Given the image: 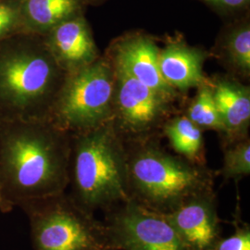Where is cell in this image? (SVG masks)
I'll return each mask as SVG.
<instances>
[{"instance_id": "1", "label": "cell", "mask_w": 250, "mask_h": 250, "mask_svg": "<svg viewBox=\"0 0 250 250\" xmlns=\"http://www.w3.org/2000/svg\"><path fill=\"white\" fill-rule=\"evenodd\" d=\"M71 141L72 134L43 120L0 129V193L11 208L66 191Z\"/></svg>"}, {"instance_id": "2", "label": "cell", "mask_w": 250, "mask_h": 250, "mask_svg": "<svg viewBox=\"0 0 250 250\" xmlns=\"http://www.w3.org/2000/svg\"><path fill=\"white\" fill-rule=\"evenodd\" d=\"M126 144L130 199L158 214L214 188L216 172L167 151L158 136Z\"/></svg>"}, {"instance_id": "3", "label": "cell", "mask_w": 250, "mask_h": 250, "mask_svg": "<svg viewBox=\"0 0 250 250\" xmlns=\"http://www.w3.org/2000/svg\"><path fill=\"white\" fill-rule=\"evenodd\" d=\"M71 197L94 213L130 199L126 144L111 121L72 134Z\"/></svg>"}, {"instance_id": "4", "label": "cell", "mask_w": 250, "mask_h": 250, "mask_svg": "<svg viewBox=\"0 0 250 250\" xmlns=\"http://www.w3.org/2000/svg\"><path fill=\"white\" fill-rule=\"evenodd\" d=\"M20 208L28 216L34 250H117L105 223L66 191Z\"/></svg>"}, {"instance_id": "5", "label": "cell", "mask_w": 250, "mask_h": 250, "mask_svg": "<svg viewBox=\"0 0 250 250\" xmlns=\"http://www.w3.org/2000/svg\"><path fill=\"white\" fill-rule=\"evenodd\" d=\"M65 75L45 42L11 47L0 54V101L21 113L50 110Z\"/></svg>"}, {"instance_id": "6", "label": "cell", "mask_w": 250, "mask_h": 250, "mask_svg": "<svg viewBox=\"0 0 250 250\" xmlns=\"http://www.w3.org/2000/svg\"><path fill=\"white\" fill-rule=\"evenodd\" d=\"M114 86V67L107 55L66 72L48 122L70 134L106 124L112 118Z\"/></svg>"}, {"instance_id": "7", "label": "cell", "mask_w": 250, "mask_h": 250, "mask_svg": "<svg viewBox=\"0 0 250 250\" xmlns=\"http://www.w3.org/2000/svg\"><path fill=\"white\" fill-rule=\"evenodd\" d=\"M112 65L115 86L111 123L118 134L125 143L158 136L170 118L173 102Z\"/></svg>"}, {"instance_id": "8", "label": "cell", "mask_w": 250, "mask_h": 250, "mask_svg": "<svg viewBox=\"0 0 250 250\" xmlns=\"http://www.w3.org/2000/svg\"><path fill=\"white\" fill-rule=\"evenodd\" d=\"M104 212L117 250H188L163 215L131 199Z\"/></svg>"}, {"instance_id": "9", "label": "cell", "mask_w": 250, "mask_h": 250, "mask_svg": "<svg viewBox=\"0 0 250 250\" xmlns=\"http://www.w3.org/2000/svg\"><path fill=\"white\" fill-rule=\"evenodd\" d=\"M163 216L188 250H214L223 238L214 188L189 197Z\"/></svg>"}, {"instance_id": "10", "label": "cell", "mask_w": 250, "mask_h": 250, "mask_svg": "<svg viewBox=\"0 0 250 250\" xmlns=\"http://www.w3.org/2000/svg\"><path fill=\"white\" fill-rule=\"evenodd\" d=\"M160 49L150 35L135 31L115 39L106 55L114 65L174 102L179 97L178 92L161 76L159 67Z\"/></svg>"}, {"instance_id": "11", "label": "cell", "mask_w": 250, "mask_h": 250, "mask_svg": "<svg viewBox=\"0 0 250 250\" xmlns=\"http://www.w3.org/2000/svg\"><path fill=\"white\" fill-rule=\"evenodd\" d=\"M44 36L46 47L65 72L86 66L100 57L84 14L63 21Z\"/></svg>"}, {"instance_id": "12", "label": "cell", "mask_w": 250, "mask_h": 250, "mask_svg": "<svg viewBox=\"0 0 250 250\" xmlns=\"http://www.w3.org/2000/svg\"><path fill=\"white\" fill-rule=\"evenodd\" d=\"M209 81L224 126L222 146L250 137V86L230 74L217 75Z\"/></svg>"}, {"instance_id": "13", "label": "cell", "mask_w": 250, "mask_h": 250, "mask_svg": "<svg viewBox=\"0 0 250 250\" xmlns=\"http://www.w3.org/2000/svg\"><path fill=\"white\" fill-rule=\"evenodd\" d=\"M209 54L188 45L180 36L160 49L159 67L165 82L178 93L197 88L208 81L203 67Z\"/></svg>"}, {"instance_id": "14", "label": "cell", "mask_w": 250, "mask_h": 250, "mask_svg": "<svg viewBox=\"0 0 250 250\" xmlns=\"http://www.w3.org/2000/svg\"><path fill=\"white\" fill-rule=\"evenodd\" d=\"M211 55L230 75L239 79L250 76V12L227 21L217 37Z\"/></svg>"}, {"instance_id": "15", "label": "cell", "mask_w": 250, "mask_h": 250, "mask_svg": "<svg viewBox=\"0 0 250 250\" xmlns=\"http://www.w3.org/2000/svg\"><path fill=\"white\" fill-rule=\"evenodd\" d=\"M22 25L35 34L45 35L67 19L83 14V0H17Z\"/></svg>"}, {"instance_id": "16", "label": "cell", "mask_w": 250, "mask_h": 250, "mask_svg": "<svg viewBox=\"0 0 250 250\" xmlns=\"http://www.w3.org/2000/svg\"><path fill=\"white\" fill-rule=\"evenodd\" d=\"M161 132L176 155L194 164L207 165L203 130L186 115L169 118Z\"/></svg>"}, {"instance_id": "17", "label": "cell", "mask_w": 250, "mask_h": 250, "mask_svg": "<svg viewBox=\"0 0 250 250\" xmlns=\"http://www.w3.org/2000/svg\"><path fill=\"white\" fill-rule=\"evenodd\" d=\"M197 89V95L190 103L186 116L203 131H214L222 137L224 134V124L217 109L209 78Z\"/></svg>"}, {"instance_id": "18", "label": "cell", "mask_w": 250, "mask_h": 250, "mask_svg": "<svg viewBox=\"0 0 250 250\" xmlns=\"http://www.w3.org/2000/svg\"><path fill=\"white\" fill-rule=\"evenodd\" d=\"M224 161L219 174L225 181L238 182L250 174V138L223 145Z\"/></svg>"}, {"instance_id": "19", "label": "cell", "mask_w": 250, "mask_h": 250, "mask_svg": "<svg viewBox=\"0 0 250 250\" xmlns=\"http://www.w3.org/2000/svg\"><path fill=\"white\" fill-rule=\"evenodd\" d=\"M233 232L223 237L214 250H250V225L242 219L240 205L237 204L232 218Z\"/></svg>"}, {"instance_id": "20", "label": "cell", "mask_w": 250, "mask_h": 250, "mask_svg": "<svg viewBox=\"0 0 250 250\" xmlns=\"http://www.w3.org/2000/svg\"><path fill=\"white\" fill-rule=\"evenodd\" d=\"M227 21L239 18L250 11V0H198Z\"/></svg>"}, {"instance_id": "21", "label": "cell", "mask_w": 250, "mask_h": 250, "mask_svg": "<svg viewBox=\"0 0 250 250\" xmlns=\"http://www.w3.org/2000/svg\"><path fill=\"white\" fill-rule=\"evenodd\" d=\"M23 26L17 0H0V38Z\"/></svg>"}, {"instance_id": "22", "label": "cell", "mask_w": 250, "mask_h": 250, "mask_svg": "<svg viewBox=\"0 0 250 250\" xmlns=\"http://www.w3.org/2000/svg\"><path fill=\"white\" fill-rule=\"evenodd\" d=\"M0 210L3 211V212H8L9 210H11V208L9 207L7 202L5 201L4 197L1 195L0 193Z\"/></svg>"}, {"instance_id": "23", "label": "cell", "mask_w": 250, "mask_h": 250, "mask_svg": "<svg viewBox=\"0 0 250 250\" xmlns=\"http://www.w3.org/2000/svg\"><path fill=\"white\" fill-rule=\"evenodd\" d=\"M85 5H100L105 3L107 0H83Z\"/></svg>"}]
</instances>
